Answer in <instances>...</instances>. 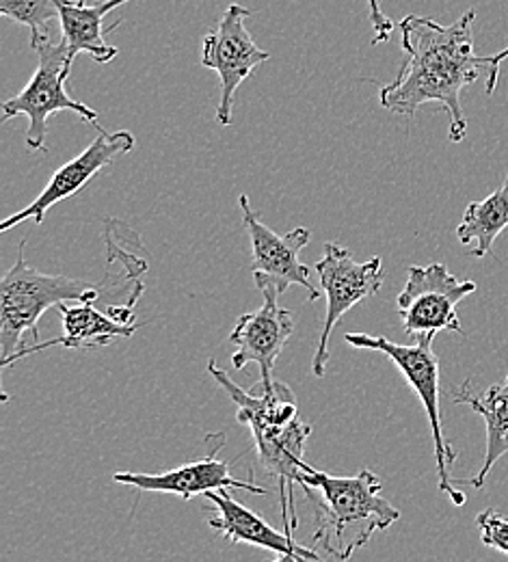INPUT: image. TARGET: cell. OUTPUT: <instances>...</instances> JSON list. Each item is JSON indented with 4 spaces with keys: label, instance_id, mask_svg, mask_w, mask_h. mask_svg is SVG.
<instances>
[{
    "label": "cell",
    "instance_id": "17",
    "mask_svg": "<svg viewBox=\"0 0 508 562\" xmlns=\"http://www.w3.org/2000/svg\"><path fill=\"white\" fill-rule=\"evenodd\" d=\"M508 227V176L507 180L483 202H472L456 227L461 245H474L472 256L485 258L492 254L496 238Z\"/></svg>",
    "mask_w": 508,
    "mask_h": 562
},
{
    "label": "cell",
    "instance_id": "14",
    "mask_svg": "<svg viewBox=\"0 0 508 562\" xmlns=\"http://www.w3.org/2000/svg\"><path fill=\"white\" fill-rule=\"evenodd\" d=\"M59 316L64 323V334L59 338H53L48 342H35L33 347H22L7 363L0 368H9L18 359H24L33 352L53 349V347H66V349H98L109 347L113 340L131 338L137 327L120 323L106 307L98 310L95 301L84 303H61Z\"/></svg>",
    "mask_w": 508,
    "mask_h": 562
},
{
    "label": "cell",
    "instance_id": "12",
    "mask_svg": "<svg viewBox=\"0 0 508 562\" xmlns=\"http://www.w3.org/2000/svg\"><path fill=\"white\" fill-rule=\"evenodd\" d=\"M215 446L211 448V454L184 463L180 468H173L162 474H135V472H117L113 476L115 483L135 487L139 492L173 493L182 499H191L195 495H206L211 492H223V490H242L253 495H267L264 487H258L253 483H242L232 476V463L218 461V450L225 443V437L221 432L211 435Z\"/></svg>",
    "mask_w": 508,
    "mask_h": 562
},
{
    "label": "cell",
    "instance_id": "21",
    "mask_svg": "<svg viewBox=\"0 0 508 562\" xmlns=\"http://www.w3.org/2000/svg\"><path fill=\"white\" fill-rule=\"evenodd\" d=\"M507 59L508 46L503 53H498V55H494V57H487V95H494V91H496V87H498V78H500V66H503V61H507Z\"/></svg>",
    "mask_w": 508,
    "mask_h": 562
},
{
    "label": "cell",
    "instance_id": "22",
    "mask_svg": "<svg viewBox=\"0 0 508 562\" xmlns=\"http://www.w3.org/2000/svg\"><path fill=\"white\" fill-rule=\"evenodd\" d=\"M271 562H301L298 557H292V554H280V559H275V561Z\"/></svg>",
    "mask_w": 508,
    "mask_h": 562
},
{
    "label": "cell",
    "instance_id": "7",
    "mask_svg": "<svg viewBox=\"0 0 508 562\" xmlns=\"http://www.w3.org/2000/svg\"><path fill=\"white\" fill-rule=\"evenodd\" d=\"M314 271L318 273L320 290L327 296V314L318 347L312 357V372L316 376H325L329 363V338L336 325L349 310L381 290L385 271L381 256L358 262L351 251L338 243L325 245V256L314 265Z\"/></svg>",
    "mask_w": 508,
    "mask_h": 562
},
{
    "label": "cell",
    "instance_id": "8",
    "mask_svg": "<svg viewBox=\"0 0 508 562\" xmlns=\"http://www.w3.org/2000/svg\"><path fill=\"white\" fill-rule=\"evenodd\" d=\"M249 15L251 9L232 2L221 15L217 26L204 37L202 66L217 71L221 80L217 106V122L221 126L232 124V109L238 87L251 76V71L271 59V53L262 50L247 31L245 22Z\"/></svg>",
    "mask_w": 508,
    "mask_h": 562
},
{
    "label": "cell",
    "instance_id": "13",
    "mask_svg": "<svg viewBox=\"0 0 508 562\" xmlns=\"http://www.w3.org/2000/svg\"><path fill=\"white\" fill-rule=\"evenodd\" d=\"M206 499L213 502V506L217 508V517H211L208 526L217 530L218 535H223L227 541L256 546L278 554H292L298 557L301 562H329L320 554H316L314 548L298 546L291 532H280L273 526H269L264 517L236 502L225 490L206 493Z\"/></svg>",
    "mask_w": 508,
    "mask_h": 562
},
{
    "label": "cell",
    "instance_id": "19",
    "mask_svg": "<svg viewBox=\"0 0 508 562\" xmlns=\"http://www.w3.org/2000/svg\"><path fill=\"white\" fill-rule=\"evenodd\" d=\"M476 526L481 530L483 546L498 550L508 557V519L496 508H487L476 515Z\"/></svg>",
    "mask_w": 508,
    "mask_h": 562
},
{
    "label": "cell",
    "instance_id": "20",
    "mask_svg": "<svg viewBox=\"0 0 508 562\" xmlns=\"http://www.w3.org/2000/svg\"><path fill=\"white\" fill-rule=\"evenodd\" d=\"M365 2L370 7V22H372V29H374L372 44H385L392 37L396 24L383 13L381 0H365Z\"/></svg>",
    "mask_w": 508,
    "mask_h": 562
},
{
    "label": "cell",
    "instance_id": "2",
    "mask_svg": "<svg viewBox=\"0 0 508 562\" xmlns=\"http://www.w3.org/2000/svg\"><path fill=\"white\" fill-rule=\"evenodd\" d=\"M301 490L316 510L312 543L338 561H351L376 532L400 519V510L381 495L383 485L368 468L358 476H331L305 463Z\"/></svg>",
    "mask_w": 508,
    "mask_h": 562
},
{
    "label": "cell",
    "instance_id": "11",
    "mask_svg": "<svg viewBox=\"0 0 508 562\" xmlns=\"http://www.w3.org/2000/svg\"><path fill=\"white\" fill-rule=\"evenodd\" d=\"M238 206L242 212V225L249 234L251 254H253V273L275 281L280 294H284L291 285H301L307 290V301L314 303L320 299V290L309 281V267L298 260V254L309 243L312 234L307 227H296L289 234L280 236L269 225L260 221V216L251 209L247 195L238 198Z\"/></svg>",
    "mask_w": 508,
    "mask_h": 562
},
{
    "label": "cell",
    "instance_id": "4",
    "mask_svg": "<svg viewBox=\"0 0 508 562\" xmlns=\"http://www.w3.org/2000/svg\"><path fill=\"white\" fill-rule=\"evenodd\" d=\"M37 53V70L33 71L26 87L2 104V122L18 115L29 117L26 145L33 151H46L48 117L59 111H72L80 120L98 126L100 113L91 106L74 100L66 91V82L72 71L74 59L64 40L53 42L50 35L31 42Z\"/></svg>",
    "mask_w": 508,
    "mask_h": 562
},
{
    "label": "cell",
    "instance_id": "10",
    "mask_svg": "<svg viewBox=\"0 0 508 562\" xmlns=\"http://www.w3.org/2000/svg\"><path fill=\"white\" fill-rule=\"evenodd\" d=\"M98 128V126H95ZM135 135L128 131H117V133H104L98 128V137L89 143L84 151H80L70 162L59 167L50 182L44 187V191L31 202L26 209L11 214L9 218L2 221L0 232H9L11 227L33 221L35 225H42L48 211L57 206L64 200L74 198L87 182H91L115 156H124L135 149Z\"/></svg>",
    "mask_w": 508,
    "mask_h": 562
},
{
    "label": "cell",
    "instance_id": "9",
    "mask_svg": "<svg viewBox=\"0 0 508 562\" xmlns=\"http://www.w3.org/2000/svg\"><path fill=\"white\" fill-rule=\"evenodd\" d=\"M256 288L260 290L264 303L260 310L242 314L232 334L229 342L236 347L232 355V368L245 370L249 363L260 366V381L273 385V366L284 351L286 342L294 331V318L286 307H280L278 299L282 296L275 281L267 280L253 273Z\"/></svg>",
    "mask_w": 508,
    "mask_h": 562
},
{
    "label": "cell",
    "instance_id": "6",
    "mask_svg": "<svg viewBox=\"0 0 508 562\" xmlns=\"http://www.w3.org/2000/svg\"><path fill=\"white\" fill-rule=\"evenodd\" d=\"M474 281L456 280L441 262L409 267L407 283L396 299L407 338H436L439 331L465 336L456 316V305L476 292Z\"/></svg>",
    "mask_w": 508,
    "mask_h": 562
},
{
    "label": "cell",
    "instance_id": "16",
    "mask_svg": "<svg viewBox=\"0 0 508 562\" xmlns=\"http://www.w3.org/2000/svg\"><path fill=\"white\" fill-rule=\"evenodd\" d=\"M456 405H467L472 412H476L487 426V448L485 459L474 479H470V485L476 490L485 487V481L494 465L508 454V376L505 381L489 385L485 392H474L472 383H463L461 390L454 392Z\"/></svg>",
    "mask_w": 508,
    "mask_h": 562
},
{
    "label": "cell",
    "instance_id": "18",
    "mask_svg": "<svg viewBox=\"0 0 508 562\" xmlns=\"http://www.w3.org/2000/svg\"><path fill=\"white\" fill-rule=\"evenodd\" d=\"M0 13L11 22L29 26L31 42L50 35V24L59 20L55 0H0Z\"/></svg>",
    "mask_w": 508,
    "mask_h": 562
},
{
    "label": "cell",
    "instance_id": "3",
    "mask_svg": "<svg viewBox=\"0 0 508 562\" xmlns=\"http://www.w3.org/2000/svg\"><path fill=\"white\" fill-rule=\"evenodd\" d=\"M24 249L26 238L20 240L15 265L0 281V366L22 349L26 331L37 338V323L50 307L98 301L102 294V288L89 281L46 276L33 269L24 258Z\"/></svg>",
    "mask_w": 508,
    "mask_h": 562
},
{
    "label": "cell",
    "instance_id": "1",
    "mask_svg": "<svg viewBox=\"0 0 508 562\" xmlns=\"http://www.w3.org/2000/svg\"><path fill=\"white\" fill-rule=\"evenodd\" d=\"M474 9H467L450 26L425 15L403 18L398 29L407 59L398 76L381 87V106L390 113L414 117L422 104L437 102L450 117L448 139H465L467 120L461 106V91L476 82L487 68V57L474 55Z\"/></svg>",
    "mask_w": 508,
    "mask_h": 562
},
{
    "label": "cell",
    "instance_id": "15",
    "mask_svg": "<svg viewBox=\"0 0 508 562\" xmlns=\"http://www.w3.org/2000/svg\"><path fill=\"white\" fill-rule=\"evenodd\" d=\"M126 2L131 0H102L98 4H84V0H55L64 35L61 40L66 42L72 59L78 55H89L98 64H109L117 57L120 50L111 46L104 35L115 31L120 22H115L109 31L102 29V22L113 9Z\"/></svg>",
    "mask_w": 508,
    "mask_h": 562
},
{
    "label": "cell",
    "instance_id": "5",
    "mask_svg": "<svg viewBox=\"0 0 508 562\" xmlns=\"http://www.w3.org/2000/svg\"><path fill=\"white\" fill-rule=\"evenodd\" d=\"M345 340L353 349L383 352L387 359L394 361L398 372L405 376L409 387L416 392V396L425 405L427 418L431 424L439 492L445 493L452 499V504L463 506L465 493L454 490V481L450 476V468L456 461V452L452 450L450 441L443 435L441 409H439V357L433 351V338H420L411 347L396 345L383 336H368V334H347Z\"/></svg>",
    "mask_w": 508,
    "mask_h": 562
}]
</instances>
